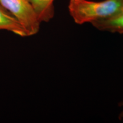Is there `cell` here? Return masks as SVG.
Returning a JSON list of instances; mask_svg holds the SVG:
<instances>
[{
  "mask_svg": "<svg viewBox=\"0 0 123 123\" xmlns=\"http://www.w3.org/2000/svg\"><path fill=\"white\" fill-rule=\"evenodd\" d=\"M120 105L123 106V102L121 103L120 104ZM119 117H120V119L121 120H123V110L122 112H121V113H120V115Z\"/></svg>",
  "mask_w": 123,
  "mask_h": 123,
  "instance_id": "8992f818",
  "label": "cell"
},
{
  "mask_svg": "<svg viewBox=\"0 0 123 123\" xmlns=\"http://www.w3.org/2000/svg\"><path fill=\"white\" fill-rule=\"evenodd\" d=\"M7 30L22 37H28L22 24L0 4V30Z\"/></svg>",
  "mask_w": 123,
  "mask_h": 123,
  "instance_id": "3957f363",
  "label": "cell"
},
{
  "mask_svg": "<svg viewBox=\"0 0 123 123\" xmlns=\"http://www.w3.org/2000/svg\"><path fill=\"white\" fill-rule=\"evenodd\" d=\"M123 10V0H70L68 11L74 22L82 25L115 16Z\"/></svg>",
  "mask_w": 123,
  "mask_h": 123,
  "instance_id": "6da1fadb",
  "label": "cell"
},
{
  "mask_svg": "<svg viewBox=\"0 0 123 123\" xmlns=\"http://www.w3.org/2000/svg\"><path fill=\"white\" fill-rule=\"evenodd\" d=\"M40 22H48L54 16V0H29Z\"/></svg>",
  "mask_w": 123,
  "mask_h": 123,
  "instance_id": "277c9868",
  "label": "cell"
},
{
  "mask_svg": "<svg viewBox=\"0 0 123 123\" xmlns=\"http://www.w3.org/2000/svg\"><path fill=\"white\" fill-rule=\"evenodd\" d=\"M0 4L19 21L28 37L39 32L41 22L29 0H0Z\"/></svg>",
  "mask_w": 123,
  "mask_h": 123,
  "instance_id": "7a4b0ae2",
  "label": "cell"
},
{
  "mask_svg": "<svg viewBox=\"0 0 123 123\" xmlns=\"http://www.w3.org/2000/svg\"><path fill=\"white\" fill-rule=\"evenodd\" d=\"M91 24L99 30L123 34V10L112 17L98 20Z\"/></svg>",
  "mask_w": 123,
  "mask_h": 123,
  "instance_id": "5b68a950",
  "label": "cell"
}]
</instances>
